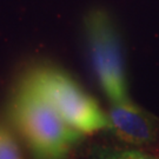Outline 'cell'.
<instances>
[{"label": "cell", "instance_id": "1", "mask_svg": "<svg viewBox=\"0 0 159 159\" xmlns=\"http://www.w3.org/2000/svg\"><path fill=\"white\" fill-rule=\"evenodd\" d=\"M10 112L35 159H66L84 136L45 100L21 85L12 99Z\"/></svg>", "mask_w": 159, "mask_h": 159}, {"label": "cell", "instance_id": "2", "mask_svg": "<svg viewBox=\"0 0 159 159\" xmlns=\"http://www.w3.org/2000/svg\"><path fill=\"white\" fill-rule=\"evenodd\" d=\"M20 85L45 100L68 125L83 134L110 127L106 112L70 74L59 68H33L24 77Z\"/></svg>", "mask_w": 159, "mask_h": 159}, {"label": "cell", "instance_id": "3", "mask_svg": "<svg viewBox=\"0 0 159 159\" xmlns=\"http://www.w3.org/2000/svg\"><path fill=\"white\" fill-rule=\"evenodd\" d=\"M86 37L93 70L111 102L129 100L127 83L119 38L104 11H92L85 20Z\"/></svg>", "mask_w": 159, "mask_h": 159}, {"label": "cell", "instance_id": "4", "mask_svg": "<svg viewBox=\"0 0 159 159\" xmlns=\"http://www.w3.org/2000/svg\"><path fill=\"white\" fill-rule=\"evenodd\" d=\"M108 124L114 136L131 145H146L154 142L157 129L151 117L134 102L124 100L112 102L106 112Z\"/></svg>", "mask_w": 159, "mask_h": 159}, {"label": "cell", "instance_id": "5", "mask_svg": "<svg viewBox=\"0 0 159 159\" xmlns=\"http://www.w3.org/2000/svg\"><path fill=\"white\" fill-rule=\"evenodd\" d=\"M0 159H25L11 130L0 123Z\"/></svg>", "mask_w": 159, "mask_h": 159}, {"label": "cell", "instance_id": "6", "mask_svg": "<svg viewBox=\"0 0 159 159\" xmlns=\"http://www.w3.org/2000/svg\"><path fill=\"white\" fill-rule=\"evenodd\" d=\"M98 159H159L151 154L136 150L105 148L98 156Z\"/></svg>", "mask_w": 159, "mask_h": 159}]
</instances>
